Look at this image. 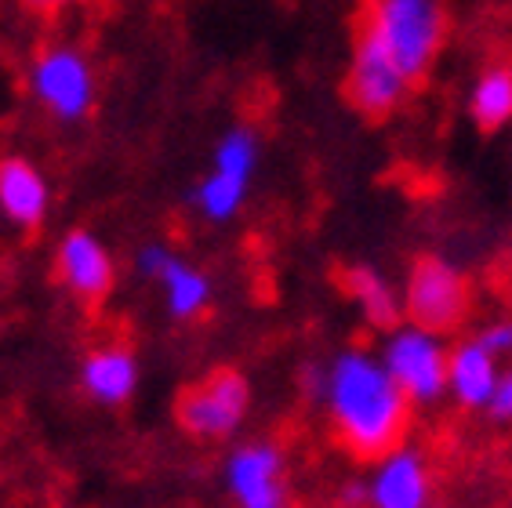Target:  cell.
I'll use <instances>...</instances> for the list:
<instances>
[{"instance_id":"obj_6","label":"cell","mask_w":512,"mask_h":508,"mask_svg":"<svg viewBox=\"0 0 512 508\" xmlns=\"http://www.w3.org/2000/svg\"><path fill=\"white\" fill-rule=\"evenodd\" d=\"M251 411V381L233 367H218L178 396V425L197 440H229Z\"/></svg>"},{"instance_id":"obj_13","label":"cell","mask_w":512,"mask_h":508,"mask_svg":"<svg viewBox=\"0 0 512 508\" xmlns=\"http://www.w3.org/2000/svg\"><path fill=\"white\" fill-rule=\"evenodd\" d=\"M80 389L102 407L128 403L138 389V360L128 345H102L91 349L80 363Z\"/></svg>"},{"instance_id":"obj_12","label":"cell","mask_w":512,"mask_h":508,"mask_svg":"<svg viewBox=\"0 0 512 508\" xmlns=\"http://www.w3.org/2000/svg\"><path fill=\"white\" fill-rule=\"evenodd\" d=\"M502 378L498 356H494L480 338L458 342L451 349V363H447V389L451 400L465 411H487V403L494 396V385Z\"/></svg>"},{"instance_id":"obj_3","label":"cell","mask_w":512,"mask_h":508,"mask_svg":"<svg viewBox=\"0 0 512 508\" xmlns=\"http://www.w3.org/2000/svg\"><path fill=\"white\" fill-rule=\"evenodd\" d=\"M447 334H436L429 327L404 320L382 331V345L378 356L396 378V385L404 389V396L414 407H436L447 392V363H451V349L444 342Z\"/></svg>"},{"instance_id":"obj_16","label":"cell","mask_w":512,"mask_h":508,"mask_svg":"<svg viewBox=\"0 0 512 508\" xmlns=\"http://www.w3.org/2000/svg\"><path fill=\"white\" fill-rule=\"evenodd\" d=\"M157 284L164 287V302H168V313L175 320H197L211 305V276L193 262H186V258H178V254L160 273Z\"/></svg>"},{"instance_id":"obj_23","label":"cell","mask_w":512,"mask_h":508,"mask_svg":"<svg viewBox=\"0 0 512 508\" xmlns=\"http://www.w3.org/2000/svg\"><path fill=\"white\" fill-rule=\"evenodd\" d=\"M22 8L33 11V15H55V11L69 8V4H77V0H19Z\"/></svg>"},{"instance_id":"obj_22","label":"cell","mask_w":512,"mask_h":508,"mask_svg":"<svg viewBox=\"0 0 512 508\" xmlns=\"http://www.w3.org/2000/svg\"><path fill=\"white\" fill-rule=\"evenodd\" d=\"M335 501L338 508H367V479H345Z\"/></svg>"},{"instance_id":"obj_2","label":"cell","mask_w":512,"mask_h":508,"mask_svg":"<svg viewBox=\"0 0 512 508\" xmlns=\"http://www.w3.org/2000/svg\"><path fill=\"white\" fill-rule=\"evenodd\" d=\"M364 26L418 84L440 59L447 37V8L444 0H367Z\"/></svg>"},{"instance_id":"obj_10","label":"cell","mask_w":512,"mask_h":508,"mask_svg":"<svg viewBox=\"0 0 512 508\" xmlns=\"http://www.w3.org/2000/svg\"><path fill=\"white\" fill-rule=\"evenodd\" d=\"M55 273H59L62 287L84 305L106 302L113 284H117L113 254L91 229H69L62 236L59 254H55Z\"/></svg>"},{"instance_id":"obj_21","label":"cell","mask_w":512,"mask_h":508,"mask_svg":"<svg viewBox=\"0 0 512 508\" xmlns=\"http://www.w3.org/2000/svg\"><path fill=\"white\" fill-rule=\"evenodd\" d=\"M487 414H491V421H498V425H512V367H505L498 385H494Z\"/></svg>"},{"instance_id":"obj_17","label":"cell","mask_w":512,"mask_h":508,"mask_svg":"<svg viewBox=\"0 0 512 508\" xmlns=\"http://www.w3.org/2000/svg\"><path fill=\"white\" fill-rule=\"evenodd\" d=\"M247 193H251V182H240V178L222 175V171L211 167L197 186H193L189 200H193V207H197L207 222L222 225V222H233V218L244 211Z\"/></svg>"},{"instance_id":"obj_5","label":"cell","mask_w":512,"mask_h":508,"mask_svg":"<svg viewBox=\"0 0 512 508\" xmlns=\"http://www.w3.org/2000/svg\"><path fill=\"white\" fill-rule=\"evenodd\" d=\"M30 91L48 117L77 124L95 106V69L73 44H48L30 62Z\"/></svg>"},{"instance_id":"obj_4","label":"cell","mask_w":512,"mask_h":508,"mask_svg":"<svg viewBox=\"0 0 512 508\" xmlns=\"http://www.w3.org/2000/svg\"><path fill=\"white\" fill-rule=\"evenodd\" d=\"M469 280L454 262L440 254H425L407 269L404 280V320L429 327L436 334L458 331L469 316Z\"/></svg>"},{"instance_id":"obj_14","label":"cell","mask_w":512,"mask_h":508,"mask_svg":"<svg viewBox=\"0 0 512 508\" xmlns=\"http://www.w3.org/2000/svg\"><path fill=\"white\" fill-rule=\"evenodd\" d=\"M342 287L375 331H389L396 323H404V291H396V284L378 265H349L342 273Z\"/></svg>"},{"instance_id":"obj_20","label":"cell","mask_w":512,"mask_h":508,"mask_svg":"<svg viewBox=\"0 0 512 508\" xmlns=\"http://www.w3.org/2000/svg\"><path fill=\"white\" fill-rule=\"evenodd\" d=\"M175 258V251L171 247H164V244H146L142 251L135 254V269L146 280H160V273L168 269V262Z\"/></svg>"},{"instance_id":"obj_15","label":"cell","mask_w":512,"mask_h":508,"mask_svg":"<svg viewBox=\"0 0 512 508\" xmlns=\"http://www.w3.org/2000/svg\"><path fill=\"white\" fill-rule=\"evenodd\" d=\"M465 109L483 135H494L505 124H512V66L494 62V66L480 69L469 88V98H465Z\"/></svg>"},{"instance_id":"obj_8","label":"cell","mask_w":512,"mask_h":508,"mask_svg":"<svg viewBox=\"0 0 512 508\" xmlns=\"http://www.w3.org/2000/svg\"><path fill=\"white\" fill-rule=\"evenodd\" d=\"M226 490L237 508H287L284 450L269 440L240 443L226 461Z\"/></svg>"},{"instance_id":"obj_19","label":"cell","mask_w":512,"mask_h":508,"mask_svg":"<svg viewBox=\"0 0 512 508\" xmlns=\"http://www.w3.org/2000/svg\"><path fill=\"white\" fill-rule=\"evenodd\" d=\"M487 349L498 356V360H512V316H502V320H491L476 334Z\"/></svg>"},{"instance_id":"obj_1","label":"cell","mask_w":512,"mask_h":508,"mask_svg":"<svg viewBox=\"0 0 512 508\" xmlns=\"http://www.w3.org/2000/svg\"><path fill=\"white\" fill-rule=\"evenodd\" d=\"M320 400L335 440L360 461H378L400 447L411 425L414 403L396 385L382 356L360 345L331 356L320 381Z\"/></svg>"},{"instance_id":"obj_9","label":"cell","mask_w":512,"mask_h":508,"mask_svg":"<svg viewBox=\"0 0 512 508\" xmlns=\"http://www.w3.org/2000/svg\"><path fill=\"white\" fill-rule=\"evenodd\" d=\"M367 508H433V472L422 450L393 447L367 476Z\"/></svg>"},{"instance_id":"obj_7","label":"cell","mask_w":512,"mask_h":508,"mask_svg":"<svg viewBox=\"0 0 512 508\" xmlns=\"http://www.w3.org/2000/svg\"><path fill=\"white\" fill-rule=\"evenodd\" d=\"M411 88L414 80L389 55V48L367 26H360L349 55V77H345V91L356 113H364L367 120H385L404 106Z\"/></svg>"},{"instance_id":"obj_18","label":"cell","mask_w":512,"mask_h":508,"mask_svg":"<svg viewBox=\"0 0 512 508\" xmlns=\"http://www.w3.org/2000/svg\"><path fill=\"white\" fill-rule=\"evenodd\" d=\"M262 164V138L251 124H233L218 135L215 149H211V167L222 175H233L240 182H251Z\"/></svg>"},{"instance_id":"obj_11","label":"cell","mask_w":512,"mask_h":508,"mask_svg":"<svg viewBox=\"0 0 512 508\" xmlns=\"http://www.w3.org/2000/svg\"><path fill=\"white\" fill-rule=\"evenodd\" d=\"M48 204V178L33 160L19 157V153L0 157V215L8 218L11 225L33 233L48 218Z\"/></svg>"}]
</instances>
